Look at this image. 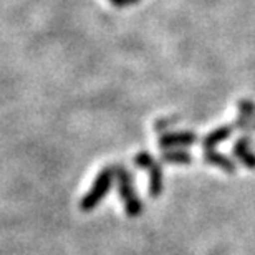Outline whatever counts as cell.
Here are the masks:
<instances>
[{
  "mask_svg": "<svg viewBox=\"0 0 255 255\" xmlns=\"http://www.w3.org/2000/svg\"><path fill=\"white\" fill-rule=\"evenodd\" d=\"M113 167H115V176H116V179H118V191H120L121 199H123L128 216L137 217L142 212V202H141V199L137 197V194L134 192L132 177L129 174V171L120 164H115Z\"/></svg>",
  "mask_w": 255,
  "mask_h": 255,
  "instance_id": "cell-1",
  "label": "cell"
},
{
  "mask_svg": "<svg viewBox=\"0 0 255 255\" xmlns=\"http://www.w3.org/2000/svg\"><path fill=\"white\" fill-rule=\"evenodd\" d=\"M115 177H116L115 176V167L113 166L105 167V169L96 176V179L93 182V186H91L90 192L81 199V202H80L81 211H91V209H95L96 206H98V204L103 201V197L108 194L110 187H111V182H113Z\"/></svg>",
  "mask_w": 255,
  "mask_h": 255,
  "instance_id": "cell-2",
  "label": "cell"
},
{
  "mask_svg": "<svg viewBox=\"0 0 255 255\" xmlns=\"http://www.w3.org/2000/svg\"><path fill=\"white\" fill-rule=\"evenodd\" d=\"M134 164L137 167L147 171L149 174V196L151 197H159L162 192V172L161 166L149 152L141 151L134 156Z\"/></svg>",
  "mask_w": 255,
  "mask_h": 255,
  "instance_id": "cell-3",
  "label": "cell"
},
{
  "mask_svg": "<svg viewBox=\"0 0 255 255\" xmlns=\"http://www.w3.org/2000/svg\"><path fill=\"white\" fill-rule=\"evenodd\" d=\"M197 141V136L189 131L182 132H164L159 136V146L161 147H184L191 146Z\"/></svg>",
  "mask_w": 255,
  "mask_h": 255,
  "instance_id": "cell-4",
  "label": "cell"
},
{
  "mask_svg": "<svg viewBox=\"0 0 255 255\" xmlns=\"http://www.w3.org/2000/svg\"><path fill=\"white\" fill-rule=\"evenodd\" d=\"M234 154L244 166L249 169H255V154L251 151V141L247 136H242L236 144H234Z\"/></svg>",
  "mask_w": 255,
  "mask_h": 255,
  "instance_id": "cell-5",
  "label": "cell"
},
{
  "mask_svg": "<svg viewBox=\"0 0 255 255\" xmlns=\"http://www.w3.org/2000/svg\"><path fill=\"white\" fill-rule=\"evenodd\" d=\"M234 129H236V126L226 125V126H221V128H217V129H214L212 132H209V134L204 137V141H202L204 151H212L214 147H216L217 144H221L222 141L229 139L231 134L234 132Z\"/></svg>",
  "mask_w": 255,
  "mask_h": 255,
  "instance_id": "cell-6",
  "label": "cell"
},
{
  "mask_svg": "<svg viewBox=\"0 0 255 255\" xmlns=\"http://www.w3.org/2000/svg\"><path fill=\"white\" fill-rule=\"evenodd\" d=\"M255 123V105L252 100H241L239 101V118L237 128L244 131L251 129V125Z\"/></svg>",
  "mask_w": 255,
  "mask_h": 255,
  "instance_id": "cell-7",
  "label": "cell"
},
{
  "mask_svg": "<svg viewBox=\"0 0 255 255\" xmlns=\"http://www.w3.org/2000/svg\"><path fill=\"white\" fill-rule=\"evenodd\" d=\"M204 159H206L207 164L221 167V169H224L226 172H236V164H234L227 156L221 154V152H216L214 149L204 151Z\"/></svg>",
  "mask_w": 255,
  "mask_h": 255,
  "instance_id": "cell-8",
  "label": "cell"
},
{
  "mask_svg": "<svg viewBox=\"0 0 255 255\" xmlns=\"http://www.w3.org/2000/svg\"><path fill=\"white\" fill-rule=\"evenodd\" d=\"M161 159L167 164H191L192 156L184 151H166L162 152Z\"/></svg>",
  "mask_w": 255,
  "mask_h": 255,
  "instance_id": "cell-9",
  "label": "cell"
},
{
  "mask_svg": "<svg viewBox=\"0 0 255 255\" xmlns=\"http://www.w3.org/2000/svg\"><path fill=\"white\" fill-rule=\"evenodd\" d=\"M111 3L115 5V7H126V5H129L128 0H110Z\"/></svg>",
  "mask_w": 255,
  "mask_h": 255,
  "instance_id": "cell-10",
  "label": "cell"
},
{
  "mask_svg": "<svg viewBox=\"0 0 255 255\" xmlns=\"http://www.w3.org/2000/svg\"><path fill=\"white\" fill-rule=\"evenodd\" d=\"M128 2H129V5H131V3H137L139 0H128Z\"/></svg>",
  "mask_w": 255,
  "mask_h": 255,
  "instance_id": "cell-11",
  "label": "cell"
}]
</instances>
